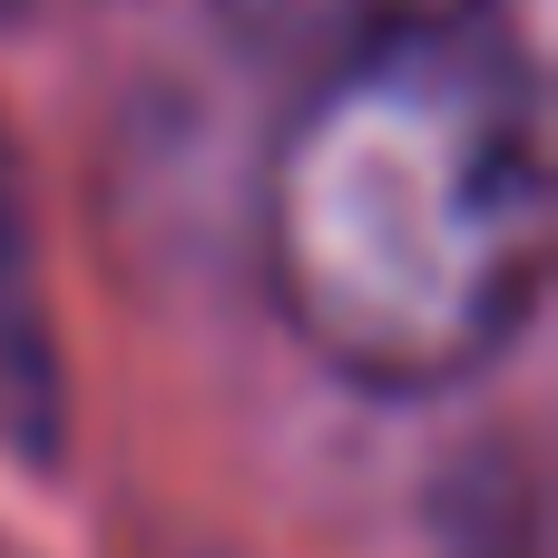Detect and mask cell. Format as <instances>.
<instances>
[{
	"mask_svg": "<svg viewBox=\"0 0 558 558\" xmlns=\"http://www.w3.org/2000/svg\"><path fill=\"white\" fill-rule=\"evenodd\" d=\"M549 78L490 10L314 69L255 186V265L294 343L363 392L481 383L549 294Z\"/></svg>",
	"mask_w": 558,
	"mask_h": 558,
	"instance_id": "obj_1",
	"label": "cell"
},
{
	"mask_svg": "<svg viewBox=\"0 0 558 558\" xmlns=\"http://www.w3.org/2000/svg\"><path fill=\"white\" fill-rule=\"evenodd\" d=\"M0 451L29 471L69 461V343H59L49 245H39L10 128H0Z\"/></svg>",
	"mask_w": 558,
	"mask_h": 558,
	"instance_id": "obj_2",
	"label": "cell"
},
{
	"mask_svg": "<svg viewBox=\"0 0 558 558\" xmlns=\"http://www.w3.org/2000/svg\"><path fill=\"white\" fill-rule=\"evenodd\" d=\"M451 10H481V0H226V20L255 39V49H284V59H343L363 39H392L412 20H451Z\"/></svg>",
	"mask_w": 558,
	"mask_h": 558,
	"instance_id": "obj_3",
	"label": "cell"
}]
</instances>
